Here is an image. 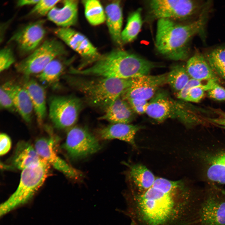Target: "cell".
<instances>
[{
	"instance_id": "8d00e7d4",
	"label": "cell",
	"mask_w": 225,
	"mask_h": 225,
	"mask_svg": "<svg viewBox=\"0 0 225 225\" xmlns=\"http://www.w3.org/2000/svg\"><path fill=\"white\" fill-rule=\"evenodd\" d=\"M215 112L217 115L216 117L206 118V120L208 122L225 129V112L218 109L215 110Z\"/></svg>"
},
{
	"instance_id": "603a6c76",
	"label": "cell",
	"mask_w": 225,
	"mask_h": 225,
	"mask_svg": "<svg viewBox=\"0 0 225 225\" xmlns=\"http://www.w3.org/2000/svg\"><path fill=\"white\" fill-rule=\"evenodd\" d=\"M185 67L191 78L201 81L216 78L204 56L199 53H195L188 60Z\"/></svg>"
},
{
	"instance_id": "1f68e13d",
	"label": "cell",
	"mask_w": 225,
	"mask_h": 225,
	"mask_svg": "<svg viewBox=\"0 0 225 225\" xmlns=\"http://www.w3.org/2000/svg\"><path fill=\"white\" fill-rule=\"evenodd\" d=\"M0 106L1 109L14 111L15 110L13 102L6 83L1 86Z\"/></svg>"
},
{
	"instance_id": "f546056e",
	"label": "cell",
	"mask_w": 225,
	"mask_h": 225,
	"mask_svg": "<svg viewBox=\"0 0 225 225\" xmlns=\"http://www.w3.org/2000/svg\"><path fill=\"white\" fill-rule=\"evenodd\" d=\"M204 57L214 71L225 80V46L213 49Z\"/></svg>"
},
{
	"instance_id": "3957f363",
	"label": "cell",
	"mask_w": 225,
	"mask_h": 225,
	"mask_svg": "<svg viewBox=\"0 0 225 225\" xmlns=\"http://www.w3.org/2000/svg\"><path fill=\"white\" fill-rule=\"evenodd\" d=\"M208 8H204L197 20L188 23H178L168 19H158L155 39L158 51L171 60L186 59L191 39L203 30L208 18Z\"/></svg>"
},
{
	"instance_id": "7402d4cb",
	"label": "cell",
	"mask_w": 225,
	"mask_h": 225,
	"mask_svg": "<svg viewBox=\"0 0 225 225\" xmlns=\"http://www.w3.org/2000/svg\"><path fill=\"white\" fill-rule=\"evenodd\" d=\"M106 21L110 36L117 45H122L121 40L123 15L120 3L113 1L107 5L105 10Z\"/></svg>"
},
{
	"instance_id": "5bb4252c",
	"label": "cell",
	"mask_w": 225,
	"mask_h": 225,
	"mask_svg": "<svg viewBox=\"0 0 225 225\" xmlns=\"http://www.w3.org/2000/svg\"><path fill=\"white\" fill-rule=\"evenodd\" d=\"M200 225H225V196L212 192L204 198L198 212Z\"/></svg>"
},
{
	"instance_id": "f35d334b",
	"label": "cell",
	"mask_w": 225,
	"mask_h": 225,
	"mask_svg": "<svg viewBox=\"0 0 225 225\" xmlns=\"http://www.w3.org/2000/svg\"><path fill=\"white\" fill-rule=\"evenodd\" d=\"M39 0H19L17 1V5L18 7L35 5L38 2Z\"/></svg>"
},
{
	"instance_id": "2e32d148",
	"label": "cell",
	"mask_w": 225,
	"mask_h": 225,
	"mask_svg": "<svg viewBox=\"0 0 225 225\" xmlns=\"http://www.w3.org/2000/svg\"><path fill=\"white\" fill-rule=\"evenodd\" d=\"M130 190L129 194L140 195L153 185L156 178L145 166L139 164L132 165L129 172Z\"/></svg>"
},
{
	"instance_id": "d4e9b609",
	"label": "cell",
	"mask_w": 225,
	"mask_h": 225,
	"mask_svg": "<svg viewBox=\"0 0 225 225\" xmlns=\"http://www.w3.org/2000/svg\"><path fill=\"white\" fill-rule=\"evenodd\" d=\"M58 57L51 61L37 77L40 82L53 88H58L60 86L61 78L65 70L66 63Z\"/></svg>"
},
{
	"instance_id": "e575fe53",
	"label": "cell",
	"mask_w": 225,
	"mask_h": 225,
	"mask_svg": "<svg viewBox=\"0 0 225 225\" xmlns=\"http://www.w3.org/2000/svg\"><path fill=\"white\" fill-rule=\"evenodd\" d=\"M136 113L142 114L146 113L148 102V101L132 98L126 100Z\"/></svg>"
},
{
	"instance_id": "9c48e42d",
	"label": "cell",
	"mask_w": 225,
	"mask_h": 225,
	"mask_svg": "<svg viewBox=\"0 0 225 225\" xmlns=\"http://www.w3.org/2000/svg\"><path fill=\"white\" fill-rule=\"evenodd\" d=\"M62 147L71 158L78 159L97 152L101 146L87 128L73 126L69 128Z\"/></svg>"
},
{
	"instance_id": "d6a6232c",
	"label": "cell",
	"mask_w": 225,
	"mask_h": 225,
	"mask_svg": "<svg viewBox=\"0 0 225 225\" xmlns=\"http://www.w3.org/2000/svg\"><path fill=\"white\" fill-rule=\"evenodd\" d=\"M15 62V58L11 48L5 47L0 51V72L8 69Z\"/></svg>"
},
{
	"instance_id": "52a82bcc",
	"label": "cell",
	"mask_w": 225,
	"mask_h": 225,
	"mask_svg": "<svg viewBox=\"0 0 225 225\" xmlns=\"http://www.w3.org/2000/svg\"><path fill=\"white\" fill-rule=\"evenodd\" d=\"M83 101L73 95H52L48 99V115L57 128H69L77 122Z\"/></svg>"
},
{
	"instance_id": "ffe728a7",
	"label": "cell",
	"mask_w": 225,
	"mask_h": 225,
	"mask_svg": "<svg viewBox=\"0 0 225 225\" xmlns=\"http://www.w3.org/2000/svg\"><path fill=\"white\" fill-rule=\"evenodd\" d=\"M78 1L64 0L62 6L56 5L47 15L48 19L60 28H68L77 22L78 13Z\"/></svg>"
},
{
	"instance_id": "6da1fadb",
	"label": "cell",
	"mask_w": 225,
	"mask_h": 225,
	"mask_svg": "<svg viewBox=\"0 0 225 225\" xmlns=\"http://www.w3.org/2000/svg\"><path fill=\"white\" fill-rule=\"evenodd\" d=\"M127 213L135 225H194L195 199L182 181L156 178L139 196L127 195Z\"/></svg>"
},
{
	"instance_id": "ac0fdd59",
	"label": "cell",
	"mask_w": 225,
	"mask_h": 225,
	"mask_svg": "<svg viewBox=\"0 0 225 225\" xmlns=\"http://www.w3.org/2000/svg\"><path fill=\"white\" fill-rule=\"evenodd\" d=\"M22 86L30 97L38 122L41 124L47 113L46 95L45 89L36 80L30 78V77H25Z\"/></svg>"
},
{
	"instance_id": "74e56055",
	"label": "cell",
	"mask_w": 225,
	"mask_h": 225,
	"mask_svg": "<svg viewBox=\"0 0 225 225\" xmlns=\"http://www.w3.org/2000/svg\"><path fill=\"white\" fill-rule=\"evenodd\" d=\"M0 154L3 155L10 149L11 142L9 137L6 134L2 133L0 135Z\"/></svg>"
},
{
	"instance_id": "d6986e66",
	"label": "cell",
	"mask_w": 225,
	"mask_h": 225,
	"mask_svg": "<svg viewBox=\"0 0 225 225\" xmlns=\"http://www.w3.org/2000/svg\"><path fill=\"white\" fill-rule=\"evenodd\" d=\"M142 127L130 124L111 123L98 130L99 137L103 140L118 139L136 147L135 138Z\"/></svg>"
},
{
	"instance_id": "4fadbf2b",
	"label": "cell",
	"mask_w": 225,
	"mask_h": 225,
	"mask_svg": "<svg viewBox=\"0 0 225 225\" xmlns=\"http://www.w3.org/2000/svg\"><path fill=\"white\" fill-rule=\"evenodd\" d=\"M34 147L42 158L68 178L78 181L82 179L83 175L82 172L71 166L58 155L52 139L39 138L36 141Z\"/></svg>"
},
{
	"instance_id": "836d02e7",
	"label": "cell",
	"mask_w": 225,
	"mask_h": 225,
	"mask_svg": "<svg viewBox=\"0 0 225 225\" xmlns=\"http://www.w3.org/2000/svg\"><path fill=\"white\" fill-rule=\"evenodd\" d=\"M205 88L202 87H195L189 89L185 101L198 102L201 100L204 95Z\"/></svg>"
},
{
	"instance_id": "30bf717a",
	"label": "cell",
	"mask_w": 225,
	"mask_h": 225,
	"mask_svg": "<svg viewBox=\"0 0 225 225\" xmlns=\"http://www.w3.org/2000/svg\"><path fill=\"white\" fill-rule=\"evenodd\" d=\"M54 33L85 60L78 68H76L78 69L88 67L100 55L97 48L85 36L70 27L58 28L54 30Z\"/></svg>"
},
{
	"instance_id": "d590c367",
	"label": "cell",
	"mask_w": 225,
	"mask_h": 225,
	"mask_svg": "<svg viewBox=\"0 0 225 225\" xmlns=\"http://www.w3.org/2000/svg\"><path fill=\"white\" fill-rule=\"evenodd\" d=\"M208 95L210 98L215 100H225V88L217 83L208 91Z\"/></svg>"
},
{
	"instance_id": "ab89813d",
	"label": "cell",
	"mask_w": 225,
	"mask_h": 225,
	"mask_svg": "<svg viewBox=\"0 0 225 225\" xmlns=\"http://www.w3.org/2000/svg\"><path fill=\"white\" fill-rule=\"evenodd\" d=\"M130 225H135V224L132 221Z\"/></svg>"
},
{
	"instance_id": "8992f818",
	"label": "cell",
	"mask_w": 225,
	"mask_h": 225,
	"mask_svg": "<svg viewBox=\"0 0 225 225\" xmlns=\"http://www.w3.org/2000/svg\"><path fill=\"white\" fill-rule=\"evenodd\" d=\"M64 46L56 38L46 40L30 55L17 63V72L25 77L40 73L53 60L66 53Z\"/></svg>"
},
{
	"instance_id": "60d3db41",
	"label": "cell",
	"mask_w": 225,
	"mask_h": 225,
	"mask_svg": "<svg viewBox=\"0 0 225 225\" xmlns=\"http://www.w3.org/2000/svg\"><path fill=\"white\" fill-rule=\"evenodd\" d=\"M221 192L225 196V191L223 190H221Z\"/></svg>"
},
{
	"instance_id": "277c9868",
	"label": "cell",
	"mask_w": 225,
	"mask_h": 225,
	"mask_svg": "<svg viewBox=\"0 0 225 225\" xmlns=\"http://www.w3.org/2000/svg\"><path fill=\"white\" fill-rule=\"evenodd\" d=\"M72 88L81 94L84 101L104 111L130 86L132 79H119L69 74L64 77Z\"/></svg>"
},
{
	"instance_id": "7a4b0ae2",
	"label": "cell",
	"mask_w": 225,
	"mask_h": 225,
	"mask_svg": "<svg viewBox=\"0 0 225 225\" xmlns=\"http://www.w3.org/2000/svg\"><path fill=\"white\" fill-rule=\"evenodd\" d=\"M157 65L136 55L117 49L100 55L91 64L83 69L71 68L68 73L74 75L129 79L148 74Z\"/></svg>"
},
{
	"instance_id": "484cf974",
	"label": "cell",
	"mask_w": 225,
	"mask_h": 225,
	"mask_svg": "<svg viewBox=\"0 0 225 225\" xmlns=\"http://www.w3.org/2000/svg\"><path fill=\"white\" fill-rule=\"evenodd\" d=\"M141 12V9L138 8L129 16L121 34L122 44L131 42L137 38L142 24Z\"/></svg>"
},
{
	"instance_id": "83f0119b",
	"label": "cell",
	"mask_w": 225,
	"mask_h": 225,
	"mask_svg": "<svg viewBox=\"0 0 225 225\" xmlns=\"http://www.w3.org/2000/svg\"><path fill=\"white\" fill-rule=\"evenodd\" d=\"M207 175L211 181L225 184V152L218 154L212 158Z\"/></svg>"
},
{
	"instance_id": "4316f807",
	"label": "cell",
	"mask_w": 225,
	"mask_h": 225,
	"mask_svg": "<svg viewBox=\"0 0 225 225\" xmlns=\"http://www.w3.org/2000/svg\"><path fill=\"white\" fill-rule=\"evenodd\" d=\"M190 79L185 66L177 65L172 67L168 73L167 82L176 94L184 88Z\"/></svg>"
},
{
	"instance_id": "e0dca14e",
	"label": "cell",
	"mask_w": 225,
	"mask_h": 225,
	"mask_svg": "<svg viewBox=\"0 0 225 225\" xmlns=\"http://www.w3.org/2000/svg\"><path fill=\"white\" fill-rule=\"evenodd\" d=\"M103 111L99 119L111 123L130 124L134 119L136 114L128 102L121 96Z\"/></svg>"
},
{
	"instance_id": "5b68a950",
	"label": "cell",
	"mask_w": 225,
	"mask_h": 225,
	"mask_svg": "<svg viewBox=\"0 0 225 225\" xmlns=\"http://www.w3.org/2000/svg\"><path fill=\"white\" fill-rule=\"evenodd\" d=\"M50 165L42 158L38 162L22 170L18 186L15 192L1 205L2 216L27 203L48 176Z\"/></svg>"
},
{
	"instance_id": "4dcf8cb0",
	"label": "cell",
	"mask_w": 225,
	"mask_h": 225,
	"mask_svg": "<svg viewBox=\"0 0 225 225\" xmlns=\"http://www.w3.org/2000/svg\"><path fill=\"white\" fill-rule=\"evenodd\" d=\"M61 0H39L29 13L43 16L47 15L50 11Z\"/></svg>"
},
{
	"instance_id": "9a60e30c",
	"label": "cell",
	"mask_w": 225,
	"mask_h": 225,
	"mask_svg": "<svg viewBox=\"0 0 225 225\" xmlns=\"http://www.w3.org/2000/svg\"><path fill=\"white\" fill-rule=\"evenodd\" d=\"M44 22L42 20L29 23L14 34L9 41L14 42L22 53L32 52L39 46L45 35Z\"/></svg>"
},
{
	"instance_id": "ba28073f",
	"label": "cell",
	"mask_w": 225,
	"mask_h": 225,
	"mask_svg": "<svg viewBox=\"0 0 225 225\" xmlns=\"http://www.w3.org/2000/svg\"><path fill=\"white\" fill-rule=\"evenodd\" d=\"M205 5L199 1L191 0H154L148 2L153 18L174 21L190 18L202 10Z\"/></svg>"
},
{
	"instance_id": "8fae6325",
	"label": "cell",
	"mask_w": 225,
	"mask_h": 225,
	"mask_svg": "<svg viewBox=\"0 0 225 225\" xmlns=\"http://www.w3.org/2000/svg\"><path fill=\"white\" fill-rule=\"evenodd\" d=\"M167 74H148L132 78L130 86L121 96L126 100L135 98L148 101L154 96L160 87L167 82Z\"/></svg>"
},
{
	"instance_id": "f1b7e54d",
	"label": "cell",
	"mask_w": 225,
	"mask_h": 225,
	"mask_svg": "<svg viewBox=\"0 0 225 225\" xmlns=\"http://www.w3.org/2000/svg\"><path fill=\"white\" fill-rule=\"evenodd\" d=\"M82 2L84 7L85 17L91 24L98 25L106 21L105 12L99 1L87 0Z\"/></svg>"
},
{
	"instance_id": "7c38bea8",
	"label": "cell",
	"mask_w": 225,
	"mask_h": 225,
	"mask_svg": "<svg viewBox=\"0 0 225 225\" xmlns=\"http://www.w3.org/2000/svg\"><path fill=\"white\" fill-rule=\"evenodd\" d=\"M183 105L172 99L166 93L158 91L148 102L146 113L158 122L169 118L179 119L182 116Z\"/></svg>"
},
{
	"instance_id": "44dd1931",
	"label": "cell",
	"mask_w": 225,
	"mask_h": 225,
	"mask_svg": "<svg viewBox=\"0 0 225 225\" xmlns=\"http://www.w3.org/2000/svg\"><path fill=\"white\" fill-rule=\"evenodd\" d=\"M11 96L15 109L22 119L27 122L32 120L33 106L26 90L22 85L11 82H6Z\"/></svg>"
},
{
	"instance_id": "cb8c5ba5",
	"label": "cell",
	"mask_w": 225,
	"mask_h": 225,
	"mask_svg": "<svg viewBox=\"0 0 225 225\" xmlns=\"http://www.w3.org/2000/svg\"><path fill=\"white\" fill-rule=\"evenodd\" d=\"M42 159L35 147L30 143L22 141L17 145L12 158V164L15 168L22 170L38 162Z\"/></svg>"
}]
</instances>
